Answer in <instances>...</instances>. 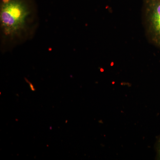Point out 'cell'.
<instances>
[{"instance_id":"obj_1","label":"cell","mask_w":160,"mask_h":160,"mask_svg":"<svg viewBox=\"0 0 160 160\" xmlns=\"http://www.w3.org/2000/svg\"><path fill=\"white\" fill-rule=\"evenodd\" d=\"M38 26L36 0H0V50L2 53L32 39Z\"/></svg>"},{"instance_id":"obj_2","label":"cell","mask_w":160,"mask_h":160,"mask_svg":"<svg viewBox=\"0 0 160 160\" xmlns=\"http://www.w3.org/2000/svg\"><path fill=\"white\" fill-rule=\"evenodd\" d=\"M143 17L146 35L160 48V0H143Z\"/></svg>"},{"instance_id":"obj_3","label":"cell","mask_w":160,"mask_h":160,"mask_svg":"<svg viewBox=\"0 0 160 160\" xmlns=\"http://www.w3.org/2000/svg\"><path fill=\"white\" fill-rule=\"evenodd\" d=\"M156 149L157 153V158L159 160H160V135L158 138L156 144Z\"/></svg>"}]
</instances>
